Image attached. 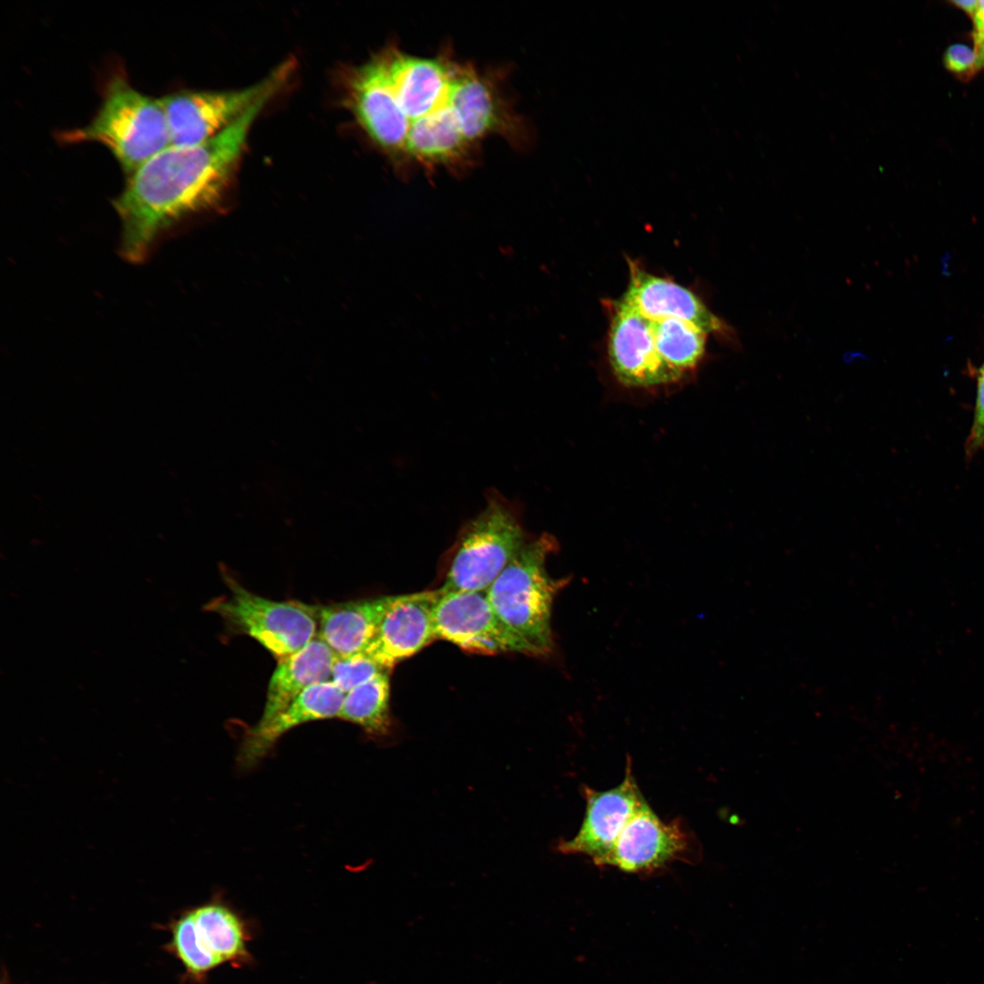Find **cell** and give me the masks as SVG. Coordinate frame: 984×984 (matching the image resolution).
I'll list each match as a JSON object with an SVG mask.
<instances>
[{
  "label": "cell",
  "mask_w": 984,
  "mask_h": 984,
  "mask_svg": "<svg viewBox=\"0 0 984 984\" xmlns=\"http://www.w3.org/2000/svg\"><path fill=\"white\" fill-rule=\"evenodd\" d=\"M620 299L644 315L677 317L698 325L708 333H715L739 344L733 330L692 292L670 280L651 275L634 264L630 268L627 290Z\"/></svg>",
  "instance_id": "4fadbf2b"
},
{
  "label": "cell",
  "mask_w": 984,
  "mask_h": 984,
  "mask_svg": "<svg viewBox=\"0 0 984 984\" xmlns=\"http://www.w3.org/2000/svg\"><path fill=\"white\" fill-rule=\"evenodd\" d=\"M975 44L984 40V29L979 32H974Z\"/></svg>",
  "instance_id": "4316f807"
},
{
  "label": "cell",
  "mask_w": 984,
  "mask_h": 984,
  "mask_svg": "<svg viewBox=\"0 0 984 984\" xmlns=\"http://www.w3.org/2000/svg\"><path fill=\"white\" fill-rule=\"evenodd\" d=\"M334 658V652L317 636L299 651L278 660L256 724L268 723L307 688L329 681Z\"/></svg>",
  "instance_id": "2e32d148"
},
{
  "label": "cell",
  "mask_w": 984,
  "mask_h": 984,
  "mask_svg": "<svg viewBox=\"0 0 984 984\" xmlns=\"http://www.w3.org/2000/svg\"><path fill=\"white\" fill-rule=\"evenodd\" d=\"M344 695L332 681L307 688L268 723L246 732L237 757L239 765L246 769L256 765L284 733L299 725L338 717Z\"/></svg>",
  "instance_id": "5bb4252c"
},
{
  "label": "cell",
  "mask_w": 984,
  "mask_h": 984,
  "mask_svg": "<svg viewBox=\"0 0 984 984\" xmlns=\"http://www.w3.org/2000/svg\"><path fill=\"white\" fill-rule=\"evenodd\" d=\"M384 670L387 669L363 653L343 657L335 655L331 681L345 694Z\"/></svg>",
  "instance_id": "44dd1931"
},
{
  "label": "cell",
  "mask_w": 984,
  "mask_h": 984,
  "mask_svg": "<svg viewBox=\"0 0 984 984\" xmlns=\"http://www.w3.org/2000/svg\"><path fill=\"white\" fill-rule=\"evenodd\" d=\"M433 618L436 640L449 641L466 651L536 656L533 649L499 619L486 590L438 592Z\"/></svg>",
  "instance_id": "ba28073f"
},
{
  "label": "cell",
  "mask_w": 984,
  "mask_h": 984,
  "mask_svg": "<svg viewBox=\"0 0 984 984\" xmlns=\"http://www.w3.org/2000/svg\"><path fill=\"white\" fill-rule=\"evenodd\" d=\"M438 591L395 596L366 649L362 652L392 670L436 640L433 611Z\"/></svg>",
  "instance_id": "7c38bea8"
},
{
  "label": "cell",
  "mask_w": 984,
  "mask_h": 984,
  "mask_svg": "<svg viewBox=\"0 0 984 984\" xmlns=\"http://www.w3.org/2000/svg\"><path fill=\"white\" fill-rule=\"evenodd\" d=\"M282 83L265 91L216 137L195 146H170L127 177L123 190L113 201L121 224L119 251L125 260L145 261L168 229L218 201L252 123Z\"/></svg>",
  "instance_id": "7a4b0ae2"
},
{
  "label": "cell",
  "mask_w": 984,
  "mask_h": 984,
  "mask_svg": "<svg viewBox=\"0 0 984 984\" xmlns=\"http://www.w3.org/2000/svg\"><path fill=\"white\" fill-rule=\"evenodd\" d=\"M979 69L984 68V40L975 44Z\"/></svg>",
  "instance_id": "484cf974"
},
{
  "label": "cell",
  "mask_w": 984,
  "mask_h": 984,
  "mask_svg": "<svg viewBox=\"0 0 984 984\" xmlns=\"http://www.w3.org/2000/svg\"><path fill=\"white\" fill-rule=\"evenodd\" d=\"M376 56L383 93L370 139L401 176L465 175L495 137L518 150L532 145L503 72L460 59L449 46L425 56L390 44Z\"/></svg>",
  "instance_id": "6da1fadb"
},
{
  "label": "cell",
  "mask_w": 984,
  "mask_h": 984,
  "mask_svg": "<svg viewBox=\"0 0 984 984\" xmlns=\"http://www.w3.org/2000/svg\"><path fill=\"white\" fill-rule=\"evenodd\" d=\"M389 699L390 670H384L345 693L338 717L356 724L371 737L384 738L393 724Z\"/></svg>",
  "instance_id": "ac0fdd59"
},
{
  "label": "cell",
  "mask_w": 984,
  "mask_h": 984,
  "mask_svg": "<svg viewBox=\"0 0 984 984\" xmlns=\"http://www.w3.org/2000/svg\"><path fill=\"white\" fill-rule=\"evenodd\" d=\"M395 596L316 606L319 635L336 656L362 653Z\"/></svg>",
  "instance_id": "9a60e30c"
},
{
  "label": "cell",
  "mask_w": 984,
  "mask_h": 984,
  "mask_svg": "<svg viewBox=\"0 0 984 984\" xmlns=\"http://www.w3.org/2000/svg\"><path fill=\"white\" fill-rule=\"evenodd\" d=\"M609 359L617 379L629 387L657 386L681 378L658 355L647 317L621 299L611 320Z\"/></svg>",
  "instance_id": "8fae6325"
},
{
  "label": "cell",
  "mask_w": 984,
  "mask_h": 984,
  "mask_svg": "<svg viewBox=\"0 0 984 984\" xmlns=\"http://www.w3.org/2000/svg\"><path fill=\"white\" fill-rule=\"evenodd\" d=\"M582 793L586 806L580 827L572 838L561 840L557 849L562 854L585 856L601 866L624 826L645 799L633 776L630 758L624 777L617 786L597 791L584 785Z\"/></svg>",
  "instance_id": "30bf717a"
},
{
  "label": "cell",
  "mask_w": 984,
  "mask_h": 984,
  "mask_svg": "<svg viewBox=\"0 0 984 984\" xmlns=\"http://www.w3.org/2000/svg\"><path fill=\"white\" fill-rule=\"evenodd\" d=\"M222 578L229 594L211 600L205 610L218 614L235 633L251 637L277 660L299 651L315 638L316 606L259 596L241 585L226 569Z\"/></svg>",
  "instance_id": "8992f818"
},
{
  "label": "cell",
  "mask_w": 984,
  "mask_h": 984,
  "mask_svg": "<svg viewBox=\"0 0 984 984\" xmlns=\"http://www.w3.org/2000/svg\"><path fill=\"white\" fill-rule=\"evenodd\" d=\"M292 60L283 62L261 81L230 91H179L160 97L170 146L190 147L216 137L233 124L265 91L286 82Z\"/></svg>",
  "instance_id": "52a82bcc"
},
{
  "label": "cell",
  "mask_w": 984,
  "mask_h": 984,
  "mask_svg": "<svg viewBox=\"0 0 984 984\" xmlns=\"http://www.w3.org/2000/svg\"><path fill=\"white\" fill-rule=\"evenodd\" d=\"M951 4L954 5L958 8H960L965 13H967L969 15L973 17V15H975V13H976V11L978 9L979 1H976V0H953V1H951Z\"/></svg>",
  "instance_id": "cb8c5ba5"
},
{
  "label": "cell",
  "mask_w": 984,
  "mask_h": 984,
  "mask_svg": "<svg viewBox=\"0 0 984 984\" xmlns=\"http://www.w3.org/2000/svg\"><path fill=\"white\" fill-rule=\"evenodd\" d=\"M984 447V363L978 373L974 418L966 442V453L971 456Z\"/></svg>",
  "instance_id": "603a6c76"
},
{
  "label": "cell",
  "mask_w": 984,
  "mask_h": 984,
  "mask_svg": "<svg viewBox=\"0 0 984 984\" xmlns=\"http://www.w3.org/2000/svg\"><path fill=\"white\" fill-rule=\"evenodd\" d=\"M484 508L460 528L439 593L487 590L528 537L518 500L487 490Z\"/></svg>",
  "instance_id": "5b68a950"
},
{
  "label": "cell",
  "mask_w": 984,
  "mask_h": 984,
  "mask_svg": "<svg viewBox=\"0 0 984 984\" xmlns=\"http://www.w3.org/2000/svg\"><path fill=\"white\" fill-rule=\"evenodd\" d=\"M192 912L200 938L221 962L247 959L245 928L232 910L223 904L210 903Z\"/></svg>",
  "instance_id": "d6986e66"
},
{
  "label": "cell",
  "mask_w": 984,
  "mask_h": 984,
  "mask_svg": "<svg viewBox=\"0 0 984 984\" xmlns=\"http://www.w3.org/2000/svg\"><path fill=\"white\" fill-rule=\"evenodd\" d=\"M975 32L984 29V1H979L978 9L973 15Z\"/></svg>",
  "instance_id": "d4e9b609"
},
{
  "label": "cell",
  "mask_w": 984,
  "mask_h": 984,
  "mask_svg": "<svg viewBox=\"0 0 984 984\" xmlns=\"http://www.w3.org/2000/svg\"><path fill=\"white\" fill-rule=\"evenodd\" d=\"M557 547L556 539L547 533L528 538L486 590L499 619L533 649L536 656H547L553 650V601L569 582V579H555L548 573L547 559Z\"/></svg>",
  "instance_id": "277c9868"
},
{
  "label": "cell",
  "mask_w": 984,
  "mask_h": 984,
  "mask_svg": "<svg viewBox=\"0 0 984 984\" xmlns=\"http://www.w3.org/2000/svg\"><path fill=\"white\" fill-rule=\"evenodd\" d=\"M645 316L658 355L680 377L700 363L705 354L708 333L677 317Z\"/></svg>",
  "instance_id": "e0dca14e"
},
{
  "label": "cell",
  "mask_w": 984,
  "mask_h": 984,
  "mask_svg": "<svg viewBox=\"0 0 984 984\" xmlns=\"http://www.w3.org/2000/svg\"><path fill=\"white\" fill-rule=\"evenodd\" d=\"M172 947L188 972L196 978L222 963L200 938L192 910L172 925Z\"/></svg>",
  "instance_id": "ffe728a7"
},
{
  "label": "cell",
  "mask_w": 984,
  "mask_h": 984,
  "mask_svg": "<svg viewBox=\"0 0 984 984\" xmlns=\"http://www.w3.org/2000/svg\"><path fill=\"white\" fill-rule=\"evenodd\" d=\"M58 138L64 143L104 145L127 177L170 147L160 97L141 93L123 74L108 79L94 118L83 127L60 132Z\"/></svg>",
  "instance_id": "3957f363"
},
{
  "label": "cell",
  "mask_w": 984,
  "mask_h": 984,
  "mask_svg": "<svg viewBox=\"0 0 984 984\" xmlns=\"http://www.w3.org/2000/svg\"><path fill=\"white\" fill-rule=\"evenodd\" d=\"M943 62L950 73L963 81L969 80L979 70L976 50L964 44L949 46Z\"/></svg>",
  "instance_id": "7402d4cb"
},
{
  "label": "cell",
  "mask_w": 984,
  "mask_h": 984,
  "mask_svg": "<svg viewBox=\"0 0 984 984\" xmlns=\"http://www.w3.org/2000/svg\"><path fill=\"white\" fill-rule=\"evenodd\" d=\"M695 838L680 819L664 822L645 800L630 818L601 866L648 874L675 861L693 862Z\"/></svg>",
  "instance_id": "9c48e42d"
}]
</instances>
